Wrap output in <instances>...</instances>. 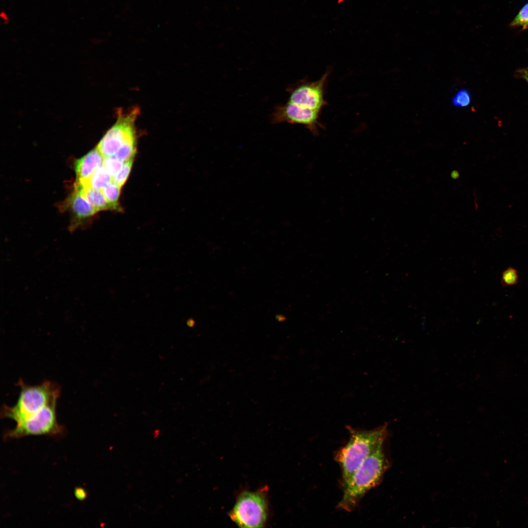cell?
<instances>
[{
  "instance_id": "obj_12",
  "label": "cell",
  "mask_w": 528,
  "mask_h": 528,
  "mask_svg": "<svg viewBox=\"0 0 528 528\" xmlns=\"http://www.w3.org/2000/svg\"><path fill=\"white\" fill-rule=\"evenodd\" d=\"M111 181L112 176L103 166L97 169L87 180L83 182L76 181L82 185L99 190L103 189Z\"/></svg>"
},
{
  "instance_id": "obj_3",
  "label": "cell",
  "mask_w": 528,
  "mask_h": 528,
  "mask_svg": "<svg viewBox=\"0 0 528 528\" xmlns=\"http://www.w3.org/2000/svg\"><path fill=\"white\" fill-rule=\"evenodd\" d=\"M20 394L13 406L4 405L1 409V417L19 423L39 412L46 406L57 402L60 394L59 385L45 380L36 385H29L22 380L19 381Z\"/></svg>"
},
{
  "instance_id": "obj_10",
  "label": "cell",
  "mask_w": 528,
  "mask_h": 528,
  "mask_svg": "<svg viewBox=\"0 0 528 528\" xmlns=\"http://www.w3.org/2000/svg\"><path fill=\"white\" fill-rule=\"evenodd\" d=\"M104 159V156L96 147L77 160L74 164L76 181L87 180L97 169L103 166Z\"/></svg>"
},
{
  "instance_id": "obj_11",
  "label": "cell",
  "mask_w": 528,
  "mask_h": 528,
  "mask_svg": "<svg viewBox=\"0 0 528 528\" xmlns=\"http://www.w3.org/2000/svg\"><path fill=\"white\" fill-rule=\"evenodd\" d=\"M74 187L79 189L86 199L98 211L106 210H114L108 202L101 190H96L90 187L75 183Z\"/></svg>"
},
{
  "instance_id": "obj_19",
  "label": "cell",
  "mask_w": 528,
  "mask_h": 528,
  "mask_svg": "<svg viewBox=\"0 0 528 528\" xmlns=\"http://www.w3.org/2000/svg\"><path fill=\"white\" fill-rule=\"evenodd\" d=\"M74 495L79 501H83L87 497V493L85 489L81 487H77L74 489Z\"/></svg>"
},
{
  "instance_id": "obj_7",
  "label": "cell",
  "mask_w": 528,
  "mask_h": 528,
  "mask_svg": "<svg viewBox=\"0 0 528 528\" xmlns=\"http://www.w3.org/2000/svg\"><path fill=\"white\" fill-rule=\"evenodd\" d=\"M330 70L328 69L315 81L303 79L287 89L288 102L321 112L328 104L325 98V89Z\"/></svg>"
},
{
  "instance_id": "obj_9",
  "label": "cell",
  "mask_w": 528,
  "mask_h": 528,
  "mask_svg": "<svg viewBox=\"0 0 528 528\" xmlns=\"http://www.w3.org/2000/svg\"><path fill=\"white\" fill-rule=\"evenodd\" d=\"M61 208L62 210L69 211L71 215L68 227L70 232L78 228L97 212L81 191L75 187L74 191L62 204Z\"/></svg>"
},
{
  "instance_id": "obj_20",
  "label": "cell",
  "mask_w": 528,
  "mask_h": 528,
  "mask_svg": "<svg viewBox=\"0 0 528 528\" xmlns=\"http://www.w3.org/2000/svg\"><path fill=\"white\" fill-rule=\"evenodd\" d=\"M518 75L520 77L526 80L528 83V67L519 70Z\"/></svg>"
},
{
  "instance_id": "obj_1",
  "label": "cell",
  "mask_w": 528,
  "mask_h": 528,
  "mask_svg": "<svg viewBox=\"0 0 528 528\" xmlns=\"http://www.w3.org/2000/svg\"><path fill=\"white\" fill-rule=\"evenodd\" d=\"M384 442L379 444L343 485V493L337 508L353 510L365 494L381 481L390 466L384 450Z\"/></svg>"
},
{
  "instance_id": "obj_15",
  "label": "cell",
  "mask_w": 528,
  "mask_h": 528,
  "mask_svg": "<svg viewBox=\"0 0 528 528\" xmlns=\"http://www.w3.org/2000/svg\"><path fill=\"white\" fill-rule=\"evenodd\" d=\"M124 163V162L114 156L105 157L104 159L103 166L109 173L113 179L121 170Z\"/></svg>"
},
{
  "instance_id": "obj_5",
  "label": "cell",
  "mask_w": 528,
  "mask_h": 528,
  "mask_svg": "<svg viewBox=\"0 0 528 528\" xmlns=\"http://www.w3.org/2000/svg\"><path fill=\"white\" fill-rule=\"evenodd\" d=\"M140 110L136 107L126 111L118 110L115 122L96 147L104 157L114 156L123 146L137 143L135 125Z\"/></svg>"
},
{
  "instance_id": "obj_2",
  "label": "cell",
  "mask_w": 528,
  "mask_h": 528,
  "mask_svg": "<svg viewBox=\"0 0 528 528\" xmlns=\"http://www.w3.org/2000/svg\"><path fill=\"white\" fill-rule=\"evenodd\" d=\"M347 428L350 434L349 440L335 456L341 469L343 485L379 444L385 440L388 434L386 422L372 430L353 428L350 426Z\"/></svg>"
},
{
  "instance_id": "obj_4",
  "label": "cell",
  "mask_w": 528,
  "mask_h": 528,
  "mask_svg": "<svg viewBox=\"0 0 528 528\" xmlns=\"http://www.w3.org/2000/svg\"><path fill=\"white\" fill-rule=\"evenodd\" d=\"M266 490L241 493L228 514L231 520L241 528L263 527L268 516Z\"/></svg>"
},
{
  "instance_id": "obj_21",
  "label": "cell",
  "mask_w": 528,
  "mask_h": 528,
  "mask_svg": "<svg viewBox=\"0 0 528 528\" xmlns=\"http://www.w3.org/2000/svg\"><path fill=\"white\" fill-rule=\"evenodd\" d=\"M0 17L3 21V22L5 24L7 23L8 22V17L4 11H2L0 13Z\"/></svg>"
},
{
  "instance_id": "obj_14",
  "label": "cell",
  "mask_w": 528,
  "mask_h": 528,
  "mask_svg": "<svg viewBox=\"0 0 528 528\" xmlns=\"http://www.w3.org/2000/svg\"><path fill=\"white\" fill-rule=\"evenodd\" d=\"M471 96L469 91L465 88L458 90L452 98V105L458 108H464L471 103Z\"/></svg>"
},
{
  "instance_id": "obj_18",
  "label": "cell",
  "mask_w": 528,
  "mask_h": 528,
  "mask_svg": "<svg viewBox=\"0 0 528 528\" xmlns=\"http://www.w3.org/2000/svg\"><path fill=\"white\" fill-rule=\"evenodd\" d=\"M510 25L512 26H521L523 29L528 28V3L522 8Z\"/></svg>"
},
{
  "instance_id": "obj_6",
  "label": "cell",
  "mask_w": 528,
  "mask_h": 528,
  "mask_svg": "<svg viewBox=\"0 0 528 528\" xmlns=\"http://www.w3.org/2000/svg\"><path fill=\"white\" fill-rule=\"evenodd\" d=\"M57 402L51 403L31 417L16 423V427L5 431L4 439H19L29 436H58L65 432L57 420Z\"/></svg>"
},
{
  "instance_id": "obj_13",
  "label": "cell",
  "mask_w": 528,
  "mask_h": 528,
  "mask_svg": "<svg viewBox=\"0 0 528 528\" xmlns=\"http://www.w3.org/2000/svg\"><path fill=\"white\" fill-rule=\"evenodd\" d=\"M121 187L113 181L103 189L102 192L108 202L114 210H118V201L120 194Z\"/></svg>"
},
{
  "instance_id": "obj_17",
  "label": "cell",
  "mask_w": 528,
  "mask_h": 528,
  "mask_svg": "<svg viewBox=\"0 0 528 528\" xmlns=\"http://www.w3.org/2000/svg\"><path fill=\"white\" fill-rule=\"evenodd\" d=\"M133 160H129L124 163L121 170L118 174L112 179V181L122 187L126 181L130 173L132 165Z\"/></svg>"
},
{
  "instance_id": "obj_22",
  "label": "cell",
  "mask_w": 528,
  "mask_h": 528,
  "mask_svg": "<svg viewBox=\"0 0 528 528\" xmlns=\"http://www.w3.org/2000/svg\"><path fill=\"white\" fill-rule=\"evenodd\" d=\"M276 318H277V320H278V321H284V320H285V319H286V318H285V316H283H283H282V315H278L277 316V317H276Z\"/></svg>"
},
{
  "instance_id": "obj_8",
  "label": "cell",
  "mask_w": 528,
  "mask_h": 528,
  "mask_svg": "<svg viewBox=\"0 0 528 528\" xmlns=\"http://www.w3.org/2000/svg\"><path fill=\"white\" fill-rule=\"evenodd\" d=\"M321 112L287 101L276 107L271 115L274 123L287 122L304 125L314 135L319 133V128H324L319 121Z\"/></svg>"
},
{
  "instance_id": "obj_16",
  "label": "cell",
  "mask_w": 528,
  "mask_h": 528,
  "mask_svg": "<svg viewBox=\"0 0 528 528\" xmlns=\"http://www.w3.org/2000/svg\"><path fill=\"white\" fill-rule=\"evenodd\" d=\"M519 280L517 271L514 268L509 267L505 270L501 276V282L505 286H512L516 285Z\"/></svg>"
}]
</instances>
